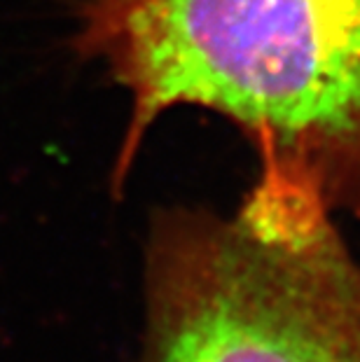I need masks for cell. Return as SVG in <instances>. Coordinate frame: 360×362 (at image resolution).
I'll return each mask as SVG.
<instances>
[{
  "label": "cell",
  "mask_w": 360,
  "mask_h": 362,
  "mask_svg": "<svg viewBox=\"0 0 360 362\" xmlns=\"http://www.w3.org/2000/svg\"><path fill=\"white\" fill-rule=\"evenodd\" d=\"M73 47L127 91L112 171L175 107L216 112L360 222V0H84Z\"/></svg>",
  "instance_id": "1"
},
{
  "label": "cell",
  "mask_w": 360,
  "mask_h": 362,
  "mask_svg": "<svg viewBox=\"0 0 360 362\" xmlns=\"http://www.w3.org/2000/svg\"><path fill=\"white\" fill-rule=\"evenodd\" d=\"M257 164L232 211L150 215L134 362H360V259L311 180Z\"/></svg>",
  "instance_id": "2"
},
{
  "label": "cell",
  "mask_w": 360,
  "mask_h": 362,
  "mask_svg": "<svg viewBox=\"0 0 360 362\" xmlns=\"http://www.w3.org/2000/svg\"><path fill=\"white\" fill-rule=\"evenodd\" d=\"M75 3H82V0H75Z\"/></svg>",
  "instance_id": "3"
}]
</instances>
